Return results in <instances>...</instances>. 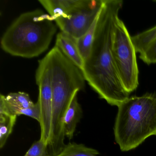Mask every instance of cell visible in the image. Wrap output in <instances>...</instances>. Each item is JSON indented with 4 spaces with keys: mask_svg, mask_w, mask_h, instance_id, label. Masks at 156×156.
<instances>
[{
    "mask_svg": "<svg viewBox=\"0 0 156 156\" xmlns=\"http://www.w3.org/2000/svg\"><path fill=\"white\" fill-rule=\"evenodd\" d=\"M123 1L103 0L90 54L82 72L86 81L100 98L118 106L129 97L117 72L112 47L115 28Z\"/></svg>",
    "mask_w": 156,
    "mask_h": 156,
    "instance_id": "1",
    "label": "cell"
},
{
    "mask_svg": "<svg viewBox=\"0 0 156 156\" xmlns=\"http://www.w3.org/2000/svg\"><path fill=\"white\" fill-rule=\"evenodd\" d=\"M52 91V123L51 144L64 146V119L75 95L84 89L85 79L82 70L55 46L47 54Z\"/></svg>",
    "mask_w": 156,
    "mask_h": 156,
    "instance_id": "2",
    "label": "cell"
},
{
    "mask_svg": "<svg viewBox=\"0 0 156 156\" xmlns=\"http://www.w3.org/2000/svg\"><path fill=\"white\" fill-rule=\"evenodd\" d=\"M54 22L51 16L39 9L22 13L3 34L1 47L12 56L37 57L48 49L57 31Z\"/></svg>",
    "mask_w": 156,
    "mask_h": 156,
    "instance_id": "3",
    "label": "cell"
},
{
    "mask_svg": "<svg viewBox=\"0 0 156 156\" xmlns=\"http://www.w3.org/2000/svg\"><path fill=\"white\" fill-rule=\"evenodd\" d=\"M118 108L114 134L122 151L134 149L156 136V92L129 97Z\"/></svg>",
    "mask_w": 156,
    "mask_h": 156,
    "instance_id": "4",
    "label": "cell"
},
{
    "mask_svg": "<svg viewBox=\"0 0 156 156\" xmlns=\"http://www.w3.org/2000/svg\"><path fill=\"white\" fill-rule=\"evenodd\" d=\"M126 26L119 18L113 39V58L117 72L125 90L130 94L139 85L136 51Z\"/></svg>",
    "mask_w": 156,
    "mask_h": 156,
    "instance_id": "5",
    "label": "cell"
},
{
    "mask_svg": "<svg viewBox=\"0 0 156 156\" xmlns=\"http://www.w3.org/2000/svg\"><path fill=\"white\" fill-rule=\"evenodd\" d=\"M35 74L36 84L39 87L38 102L40 107L41 138L48 147L52 136V91L51 84V70L49 61L45 55L39 60Z\"/></svg>",
    "mask_w": 156,
    "mask_h": 156,
    "instance_id": "6",
    "label": "cell"
},
{
    "mask_svg": "<svg viewBox=\"0 0 156 156\" xmlns=\"http://www.w3.org/2000/svg\"><path fill=\"white\" fill-rule=\"evenodd\" d=\"M103 0H93L88 7L55 20L61 32L77 40L84 35L98 16Z\"/></svg>",
    "mask_w": 156,
    "mask_h": 156,
    "instance_id": "7",
    "label": "cell"
},
{
    "mask_svg": "<svg viewBox=\"0 0 156 156\" xmlns=\"http://www.w3.org/2000/svg\"><path fill=\"white\" fill-rule=\"evenodd\" d=\"M93 0H39V2L55 20L88 7Z\"/></svg>",
    "mask_w": 156,
    "mask_h": 156,
    "instance_id": "8",
    "label": "cell"
},
{
    "mask_svg": "<svg viewBox=\"0 0 156 156\" xmlns=\"http://www.w3.org/2000/svg\"><path fill=\"white\" fill-rule=\"evenodd\" d=\"M55 46L58 47L67 58L82 70L84 61L79 52L76 39L61 31L56 36Z\"/></svg>",
    "mask_w": 156,
    "mask_h": 156,
    "instance_id": "9",
    "label": "cell"
},
{
    "mask_svg": "<svg viewBox=\"0 0 156 156\" xmlns=\"http://www.w3.org/2000/svg\"><path fill=\"white\" fill-rule=\"evenodd\" d=\"M77 94L74 96L65 117V135L69 140L73 137L76 126L83 115L82 108L77 100Z\"/></svg>",
    "mask_w": 156,
    "mask_h": 156,
    "instance_id": "10",
    "label": "cell"
},
{
    "mask_svg": "<svg viewBox=\"0 0 156 156\" xmlns=\"http://www.w3.org/2000/svg\"><path fill=\"white\" fill-rule=\"evenodd\" d=\"M6 100L11 113L17 116L21 110L34 104L29 94L23 92L9 93L6 96Z\"/></svg>",
    "mask_w": 156,
    "mask_h": 156,
    "instance_id": "11",
    "label": "cell"
},
{
    "mask_svg": "<svg viewBox=\"0 0 156 156\" xmlns=\"http://www.w3.org/2000/svg\"><path fill=\"white\" fill-rule=\"evenodd\" d=\"M99 13L100 12L89 30L81 38L76 40L79 52L83 59L84 61L87 59L90 54V51L94 41L95 32L96 29Z\"/></svg>",
    "mask_w": 156,
    "mask_h": 156,
    "instance_id": "12",
    "label": "cell"
},
{
    "mask_svg": "<svg viewBox=\"0 0 156 156\" xmlns=\"http://www.w3.org/2000/svg\"><path fill=\"white\" fill-rule=\"evenodd\" d=\"M99 151L83 144L73 142L66 145L62 151L56 156H98Z\"/></svg>",
    "mask_w": 156,
    "mask_h": 156,
    "instance_id": "13",
    "label": "cell"
},
{
    "mask_svg": "<svg viewBox=\"0 0 156 156\" xmlns=\"http://www.w3.org/2000/svg\"><path fill=\"white\" fill-rule=\"evenodd\" d=\"M136 51L140 54L156 38V25L131 37Z\"/></svg>",
    "mask_w": 156,
    "mask_h": 156,
    "instance_id": "14",
    "label": "cell"
},
{
    "mask_svg": "<svg viewBox=\"0 0 156 156\" xmlns=\"http://www.w3.org/2000/svg\"><path fill=\"white\" fill-rule=\"evenodd\" d=\"M15 115H0V148L5 146L16 123Z\"/></svg>",
    "mask_w": 156,
    "mask_h": 156,
    "instance_id": "15",
    "label": "cell"
},
{
    "mask_svg": "<svg viewBox=\"0 0 156 156\" xmlns=\"http://www.w3.org/2000/svg\"><path fill=\"white\" fill-rule=\"evenodd\" d=\"M140 59L147 65L156 63V38L139 54Z\"/></svg>",
    "mask_w": 156,
    "mask_h": 156,
    "instance_id": "16",
    "label": "cell"
},
{
    "mask_svg": "<svg viewBox=\"0 0 156 156\" xmlns=\"http://www.w3.org/2000/svg\"><path fill=\"white\" fill-rule=\"evenodd\" d=\"M24 156H49L47 146L40 139L32 145Z\"/></svg>",
    "mask_w": 156,
    "mask_h": 156,
    "instance_id": "17",
    "label": "cell"
},
{
    "mask_svg": "<svg viewBox=\"0 0 156 156\" xmlns=\"http://www.w3.org/2000/svg\"><path fill=\"white\" fill-rule=\"evenodd\" d=\"M40 114L41 113H40V105L39 102L37 101V103L34 104L32 106L26 109L21 110L20 112L19 116L21 115L28 116L36 119L39 122L40 120Z\"/></svg>",
    "mask_w": 156,
    "mask_h": 156,
    "instance_id": "18",
    "label": "cell"
},
{
    "mask_svg": "<svg viewBox=\"0 0 156 156\" xmlns=\"http://www.w3.org/2000/svg\"><path fill=\"white\" fill-rule=\"evenodd\" d=\"M153 2H156V0H154V1H153Z\"/></svg>",
    "mask_w": 156,
    "mask_h": 156,
    "instance_id": "19",
    "label": "cell"
}]
</instances>
